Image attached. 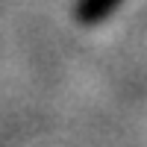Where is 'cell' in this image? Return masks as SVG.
<instances>
[{"label":"cell","instance_id":"1","mask_svg":"<svg viewBox=\"0 0 147 147\" xmlns=\"http://www.w3.org/2000/svg\"><path fill=\"white\" fill-rule=\"evenodd\" d=\"M121 6V0H80L77 3V21L80 24H100Z\"/></svg>","mask_w":147,"mask_h":147}]
</instances>
